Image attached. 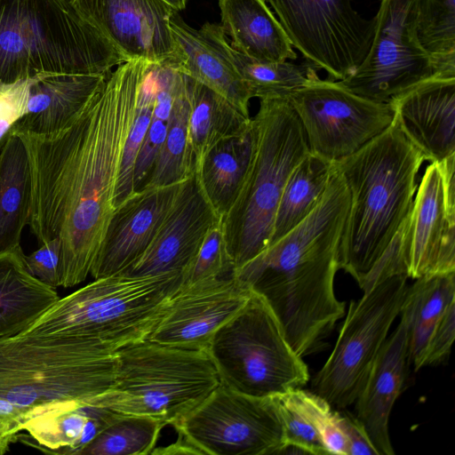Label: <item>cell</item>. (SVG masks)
Masks as SVG:
<instances>
[{"label": "cell", "mask_w": 455, "mask_h": 455, "mask_svg": "<svg viewBox=\"0 0 455 455\" xmlns=\"http://www.w3.org/2000/svg\"><path fill=\"white\" fill-rule=\"evenodd\" d=\"M235 272V267L227 251L221 224L213 226L194 260L183 273V284L222 276Z\"/></svg>", "instance_id": "37"}, {"label": "cell", "mask_w": 455, "mask_h": 455, "mask_svg": "<svg viewBox=\"0 0 455 455\" xmlns=\"http://www.w3.org/2000/svg\"><path fill=\"white\" fill-rule=\"evenodd\" d=\"M116 368V352L95 341L19 333L0 339V398L24 410L29 420L59 404L102 395Z\"/></svg>", "instance_id": "4"}, {"label": "cell", "mask_w": 455, "mask_h": 455, "mask_svg": "<svg viewBox=\"0 0 455 455\" xmlns=\"http://www.w3.org/2000/svg\"><path fill=\"white\" fill-rule=\"evenodd\" d=\"M251 291L235 272L182 285L148 339L206 350L214 332L245 304Z\"/></svg>", "instance_id": "15"}, {"label": "cell", "mask_w": 455, "mask_h": 455, "mask_svg": "<svg viewBox=\"0 0 455 455\" xmlns=\"http://www.w3.org/2000/svg\"><path fill=\"white\" fill-rule=\"evenodd\" d=\"M205 40L235 68L252 98L285 99L318 77L311 64L262 61L234 49L220 25L205 23L199 30Z\"/></svg>", "instance_id": "26"}, {"label": "cell", "mask_w": 455, "mask_h": 455, "mask_svg": "<svg viewBox=\"0 0 455 455\" xmlns=\"http://www.w3.org/2000/svg\"><path fill=\"white\" fill-rule=\"evenodd\" d=\"M220 220L203 192L196 172L193 173L183 181L177 199L149 246L122 274L146 276L184 273L208 231Z\"/></svg>", "instance_id": "17"}, {"label": "cell", "mask_w": 455, "mask_h": 455, "mask_svg": "<svg viewBox=\"0 0 455 455\" xmlns=\"http://www.w3.org/2000/svg\"><path fill=\"white\" fill-rule=\"evenodd\" d=\"M341 426L347 442V455H378L364 428L355 416L340 413Z\"/></svg>", "instance_id": "42"}, {"label": "cell", "mask_w": 455, "mask_h": 455, "mask_svg": "<svg viewBox=\"0 0 455 455\" xmlns=\"http://www.w3.org/2000/svg\"><path fill=\"white\" fill-rule=\"evenodd\" d=\"M407 276H390L351 300L336 344L312 381L314 393L331 406L353 404L371 365L400 314Z\"/></svg>", "instance_id": "9"}, {"label": "cell", "mask_w": 455, "mask_h": 455, "mask_svg": "<svg viewBox=\"0 0 455 455\" xmlns=\"http://www.w3.org/2000/svg\"><path fill=\"white\" fill-rule=\"evenodd\" d=\"M455 338V300L445 308L429 338L423 367L440 363L450 355Z\"/></svg>", "instance_id": "41"}, {"label": "cell", "mask_w": 455, "mask_h": 455, "mask_svg": "<svg viewBox=\"0 0 455 455\" xmlns=\"http://www.w3.org/2000/svg\"><path fill=\"white\" fill-rule=\"evenodd\" d=\"M185 82L190 104L188 157L191 172H196L212 148L249 130L251 118L244 116L223 96L187 75Z\"/></svg>", "instance_id": "27"}, {"label": "cell", "mask_w": 455, "mask_h": 455, "mask_svg": "<svg viewBox=\"0 0 455 455\" xmlns=\"http://www.w3.org/2000/svg\"><path fill=\"white\" fill-rule=\"evenodd\" d=\"M334 168V162L310 152L293 168L279 200L269 244L287 234L315 210L326 191Z\"/></svg>", "instance_id": "31"}, {"label": "cell", "mask_w": 455, "mask_h": 455, "mask_svg": "<svg viewBox=\"0 0 455 455\" xmlns=\"http://www.w3.org/2000/svg\"><path fill=\"white\" fill-rule=\"evenodd\" d=\"M220 384L206 350L144 339L116 351L112 387L88 403L116 413L153 417L174 426Z\"/></svg>", "instance_id": "7"}, {"label": "cell", "mask_w": 455, "mask_h": 455, "mask_svg": "<svg viewBox=\"0 0 455 455\" xmlns=\"http://www.w3.org/2000/svg\"><path fill=\"white\" fill-rule=\"evenodd\" d=\"M116 414L88 403H64L27 421L33 443L20 435L18 440L46 453L80 455Z\"/></svg>", "instance_id": "23"}, {"label": "cell", "mask_w": 455, "mask_h": 455, "mask_svg": "<svg viewBox=\"0 0 455 455\" xmlns=\"http://www.w3.org/2000/svg\"><path fill=\"white\" fill-rule=\"evenodd\" d=\"M251 132L247 171L233 204L220 220L235 271L268 246L286 180L309 152L301 124L285 99L259 100Z\"/></svg>", "instance_id": "5"}, {"label": "cell", "mask_w": 455, "mask_h": 455, "mask_svg": "<svg viewBox=\"0 0 455 455\" xmlns=\"http://www.w3.org/2000/svg\"><path fill=\"white\" fill-rule=\"evenodd\" d=\"M155 100L156 82L148 62L139 88L133 121L124 143L115 194V208L134 193L135 161L151 122Z\"/></svg>", "instance_id": "35"}, {"label": "cell", "mask_w": 455, "mask_h": 455, "mask_svg": "<svg viewBox=\"0 0 455 455\" xmlns=\"http://www.w3.org/2000/svg\"><path fill=\"white\" fill-rule=\"evenodd\" d=\"M80 12L125 58L169 63L175 57L170 28L178 12L164 0H73Z\"/></svg>", "instance_id": "16"}, {"label": "cell", "mask_w": 455, "mask_h": 455, "mask_svg": "<svg viewBox=\"0 0 455 455\" xmlns=\"http://www.w3.org/2000/svg\"><path fill=\"white\" fill-rule=\"evenodd\" d=\"M18 438L19 435L0 437V455L6 453L10 449L11 443L16 442Z\"/></svg>", "instance_id": "44"}, {"label": "cell", "mask_w": 455, "mask_h": 455, "mask_svg": "<svg viewBox=\"0 0 455 455\" xmlns=\"http://www.w3.org/2000/svg\"><path fill=\"white\" fill-rule=\"evenodd\" d=\"M220 383L257 397L302 388L307 364L289 344L266 299L251 291L245 304L212 337L206 348Z\"/></svg>", "instance_id": "8"}, {"label": "cell", "mask_w": 455, "mask_h": 455, "mask_svg": "<svg viewBox=\"0 0 455 455\" xmlns=\"http://www.w3.org/2000/svg\"><path fill=\"white\" fill-rule=\"evenodd\" d=\"M165 426L153 417L117 413L80 455L151 454Z\"/></svg>", "instance_id": "34"}, {"label": "cell", "mask_w": 455, "mask_h": 455, "mask_svg": "<svg viewBox=\"0 0 455 455\" xmlns=\"http://www.w3.org/2000/svg\"><path fill=\"white\" fill-rule=\"evenodd\" d=\"M60 298L29 273L21 246L0 253V339L24 331Z\"/></svg>", "instance_id": "25"}, {"label": "cell", "mask_w": 455, "mask_h": 455, "mask_svg": "<svg viewBox=\"0 0 455 455\" xmlns=\"http://www.w3.org/2000/svg\"><path fill=\"white\" fill-rule=\"evenodd\" d=\"M416 28L436 76L455 77V0H418Z\"/></svg>", "instance_id": "33"}, {"label": "cell", "mask_w": 455, "mask_h": 455, "mask_svg": "<svg viewBox=\"0 0 455 455\" xmlns=\"http://www.w3.org/2000/svg\"><path fill=\"white\" fill-rule=\"evenodd\" d=\"M455 272V154L431 163L410 213L407 276Z\"/></svg>", "instance_id": "14"}, {"label": "cell", "mask_w": 455, "mask_h": 455, "mask_svg": "<svg viewBox=\"0 0 455 455\" xmlns=\"http://www.w3.org/2000/svg\"><path fill=\"white\" fill-rule=\"evenodd\" d=\"M182 284V272L94 279L60 298L21 333L81 338L116 352L148 339Z\"/></svg>", "instance_id": "6"}, {"label": "cell", "mask_w": 455, "mask_h": 455, "mask_svg": "<svg viewBox=\"0 0 455 455\" xmlns=\"http://www.w3.org/2000/svg\"><path fill=\"white\" fill-rule=\"evenodd\" d=\"M418 0H381L369 52L348 77L339 81L354 93L388 103L416 84L436 76L431 56L417 36Z\"/></svg>", "instance_id": "13"}, {"label": "cell", "mask_w": 455, "mask_h": 455, "mask_svg": "<svg viewBox=\"0 0 455 455\" xmlns=\"http://www.w3.org/2000/svg\"><path fill=\"white\" fill-rule=\"evenodd\" d=\"M147 61L132 60L109 72L62 128L15 131L30 172L28 226L39 245L60 241V286L90 275L115 210L123 151Z\"/></svg>", "instance_id": "1"}, {"label": "cell", "mask_w": 455, "mask_h": 455, "mask_svg": "<svg viewBox=\"0 0 455 455\" xmlns=\"http://www.w3.org/2000/svg\"><path fill=\"white\" fill-rule=\"evenodd\" d=\"M175 43L172 66L202 83L228 100L244 116L250 117L251 92L235 69L199 30L187 25L176 12L170 20Z\"/></svg>", "instance_id": "22"}, {"label": "cell", "mask_w": 455, "mask_h": 455, "mask_svg": "<svg viewBox=\"0 0 455 455\" xmlns=\"http://www.w3.org/2000/svg\"><path fill=\"white\" fill-rule=\"evenodd\" d=\"M30 209V172L21 139L12 130L0 141V253L20 246Z\"/></svg>", "instance_id": "28"}, {"label": "cell", "mask_w": 455, "mask_h": 455, "mask_svg": "<svg viewBox=\"0 0 455 455\" xmlns=\"http://www.w3.org/2000/svg\"><path fill=\"white\" fill-rule=\"evenodd\" d=\"M310 153L336 162L353 154L394 121L391 104L357 95L339 81L312 80L287 99Z\"/></svg>", "instance_id": "12"}, {"label": "cell", "mask_w": 455, "mask_h": 455, "mask_svg": "<svg viewBox=\"0 0 455 455\" xmlns=\"http://www.w3.org/2000/svg\"><path fill=\"white\" fill-rule=\"evenodd\" d=\"M31 77L0 84V141L26 113Z\"/></svg>", "instance_id": "40"}, {"label": "cell", "mask_w": 455, "mask_h": 455, "mask_svg": "<svg viewBox=\"0 0 455 455\" xmlns=\"http://www.w3.org/2000/svg\"><path fill=\"white\" fill-rule=\"evenodd\" d=\"M389 103L393 122L425 161L439 162L455 154V77L433 76Z\"/></svg>", "instance_id": "19"}, {"label": "cell", "mask_w": 455, "mask_h": 455, "mask_svg": "<svg viewBox=\"0 0 455 455\" xmlns=\"http://www.w3.org/2000/svg\"><path fill=\"white\" fill-rule=\"evenodd\" d=\"M401 321L380 347L355 401V418L364 428L378 455L395 454L388 422L411 363L408 349V319Z\"/></svg>", "instance_id": "20"}, {"label": "cell", "mask_w": 455, "mask_h": 455, "mask_svg": "<svg viewBox=\"0 0 455 455\" xmlns=\"http://www.w3.org/2000/svg\"><path fill=\"white\" fill-rule=\"evenodd\" d=\"M424 161L393 122L357 151L334 162L349 194L339 268L359 287L410 213Z\"/></svg>", "instance_id": "3"}, {"label": "cell", "mask_w": 455, "mask_h": 455, "mask_svg": "<svg viewBox=\"0 0 455 455\" xmlns=\"http://www.w3.org/2000/svg\"><path fill=\"white\" fill-rule=\"evenodd\" d=\"M219 6L220 26L236 51L262 61L297 58L291 40L265 0H219Z\"/></svg>", "instance_id": "24"}, {"label": "cell", "mask_w": 455, "mask_h": 455, "mask_svg": "<svg viewBox=\"0 0 455 455\" xmlns=\"http://www.w3.org/2000/svg\"><path fill=\"white\" fill-rule=\"evenodd\" d=\"M27 421L28 415L24 410L0 398V437L19 435Z\"/></svg>", "instance_id": "43"}, {"label": "cell", "mask_w": 455, "mask_h": 455, "mask_svg": "<svg viewBox=\"0 0 455 455\" xmlns=\"http://www.w3.org/2000/svg\"><path fill=\"white\" fill-rule=\"evenodd\" d=\"M252 149V132L218 142L196 169L200 187L222 219L233 204L247 171Z\"/></svg>", "instance_id": "29"}, {"label": "cell", "mask_w": 455, "mask_h": 455, "mask_svg": "<svg viewBox=\"0 0 455 455\" xmlns=\"http://www.w3.org/2000/svg\"><path fill=\"white\" fill-rule=\"evenodd\" d=\"M274 396L281 417L284 447L295 446L308 454H328L295 389Z\"/></svg>", "instance_id": "36"}, {"label": "cell", "mask_w": 455, "mask_h": 455, "mask_svg": "<svg viewBox=\"0 0 455 455\" xmlns=\"http://www.w3.org/2000/svg\"><path fill=\"white\" fill-rule=\"evenodd\" d=\"M408 286L400 313L408 319L410 363L415 370L423 360L431 333L448 305L455 300V272L415 279Z\"/></svg>", "instance_id": "30"}, {"label": "cell", "mask_w": 455, "mask_h": 455, "mask_svg": "<svg viewBox=\"0 0 455 455\" xmlns=\"http://www.w3.org/2000/svg\"><path fill=\"white\" fill-rule=\"evenodd\" d=\"M183 181L145 186L115 208L90 272L94 279L124 272L143 254L172 209Z\"/></svg>", "instance_id": "18"}, {"label": "cell", "mask_w": 455, "mask_h": 455, "mask_svg": "<svg viewBox=\"0 0 455 455\" xmlns=\"http://www.w3.org/2000/svg\"><path fill=\"white\" fill-rule=\"evenodd\" d=\"M296 396L312 420L328 454L347 455V442L339 411L315 393L295 389Z\"/></svg>", "instance_id": "38"}, {"label": "cell", "mask_w": 455, "mask_h": 455, "mask_svg": "<svg viewBox=\"0 0 455 455\" xmlns=\"http://www.w3.org/2000/svg\"><path fill=\"white\" fill-rule=\"evenodd\" d=\"M275 10L291 45L332 81L351 76L366 57L375 32L351 0H265Z\"/></svg>", "instance_id": "11"}, {"label": "cell", "mask_w": 455, "mask_h": 455, "mask_svg": "<svg viewBox=\"0 0 455 455\" xmlns=\"http://www.w3.org/2000/svg\"><path fill=\"white\" fill-rule=\"evenodd\" d=\"M348 207V190L335 165L315 210L235 271L266 299L300 357L321 350L345 315L346 303L336 297L334 279Z\"/></svg>", "instance_id": "2"}, {"label": "cell", "mask_w": 455, "mask_h": 455, "mask_svg": "<svg viewBox=\"0 0 455 455\" xmlns=\"http://www.w3.org/2000/svg\"><path fill=\"white\" fill-rule=\"evenodd\" d=\"M60 241L52 239L29 255H25V263L29 273L46 285L56 289L60 286Z\"/></svg>", "instance_id": "39"}, {"label": "cell", "mask_w": 455, "mask_h": 455, "mask_svg": "<svg viewBox=\"0 0 455 455\" xmlns=\"http://www.w3.org/2000/svg\"><path fill=\"white\" fill-rule=\"evenodd\" d=\"M177 12L185 8L188 0H164Z\"/></svg>", "instance_id": "45"}, {"label": "cell", "mask_w": 455, "mask_h": 455, "mask_svg": "<svg viewBox=\"0 0 455 455\" xmlns=\"http://www.w3.org/2000/svg\"><path fill=\"white\" fill-rule=\"evenodd\" d=\"M173 427L196 454H280L284 447L275 396H251L221 383Z\"/></svg>", "instance_id": "10"}, {"label": "cell", "mask_w": 455, "mask_h": 455, "mask_svg": "<svg viewBox=\"0 0 455 455\" xmlns=\"http://www.w3.org/2000/svg\"><path fill=\"white\" fill-rule=\"evenodd\" d=\"M108 73H41L32 76L26 113L11 129L48 133L64 127Z\"/></svg>", "instance_id": "21"}, {"label": "cell", "mask_w": 455, "mask_h": 455, "mask_svg": "<svg viewBox=\"0 0 455 455\" xmlns=\"http://www.w3.org/2000/svg\"><path fill=\"white\" fill-rule=\"evenodd\" d=\"M189 113L190 104L184 75V83L173 101L164 143L145 186L176 184L195 173L190 170L188 157Z\"/></svg>", "instance_id": "32"}]
</instances>
